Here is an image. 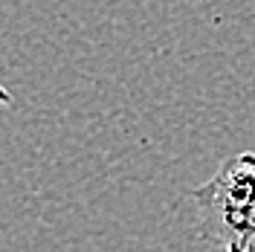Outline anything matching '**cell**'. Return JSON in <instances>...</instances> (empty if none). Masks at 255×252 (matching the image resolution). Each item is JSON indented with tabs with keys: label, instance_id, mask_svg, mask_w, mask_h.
Masks as SVG:
<instances>
[{
	"label": "cell",
	"instance_id": "2",
	"mask_svg": "<svg viewBox=\"0 0 255 252\" xmlns=\"http://www.w3.org/2000/svg\"><path fill=\"white\" fill-rule=\"evenodd\" d=\"M9 102H12V93H9V90H6V87L0 84V108H6Z\"/></svg>",
	"mask_w": 255,
	"mask_h": 252
},
{
	"label": "cell",
	"instance_id": "1",
	"mask_svg": "<svg viewBox=\"0 0 255 252\" xmlns=\"http://www.w3.org/2000/svg\"><path fill=\"white\" fill-rule=\"evenodd\" d=\"M203 235L223 252H255V154H235L194 189Z\"/></svg>",
	"mask_w": 255,
	"mask_h": 252
}]
</instances>
